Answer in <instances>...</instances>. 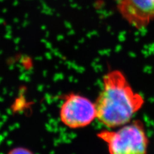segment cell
Instances as JSON below:
<instances>
[{
    "label": "cell",
    "instance_id": "obj_2",
    "mask_svg": "<svg viewBox=\"0 0 154 154\" xmlns=\"http://www.w3.org/2000/svg\"><path fill=\"white\" fill-rule=\"evenodd\" d=\"M98 137L107 146L109 154H146L149 140L144 124L134 120L122 127L105 129Z\"/></svg>",
    "mask_w": 154,
    "mask_h": 154
},
{
    "label": "cell",
    "instance_id": "obj_5",
    "mask_svg": "<svg viewBox=\"0 0 154 154\" xmlns=\"http://www.w3.org/2000/svg\"><path fill=\"white\" fill-rule=\"evenodd\" d=\"M8 154H33L32 152L25 148H15Z\"/></svg>",
    "mask_w": 154,
    "mask_h": 154
},
{
    "label": "cell",
    "instance_id": "obj_3",
    "mask_svg": "<svg viewBox=\"0 0 154 154\" xmlns=\"http://www.w3.org/2000/svg\"><path fill=\"white\" fill-rule=\"evenodd\" d=\"M59 118L62 124L67 128H85L96 119L94 102L79 94L71 93L66 94L59 109Z\"/></svg>",
    "mask_w": 154,
    "mask_h": 154
},
{
    "label": "cell",
    "instance_id": "obj_1",
    "mask_svg": "<svg viewBox=\"0 0 154 154\" xmlns=\"http://www.w3.org/2000/svg\"><path fill=\"white\" fill-rule=\"evenodd\" d=\"M96 119L109 129L132 121L144 104L143 96L135 91L121 71H109L103 77V88L94 102Z\"/></svg>",
    "mask_w": 154,
    "mask_h": 154
},
{
    "label": "cell",
    "instance_id": "obj_4",
    "mask_svg": "<svg viewBox=\"0 0 154 154\" xmlns=\"http://www.w3.org/2000/svg\"><path fill=\"white\" fill-rule=\"evenodd\" d=\"M120 15L137 30L154 21V0H114Z\"/></svg>",
    "mask_w": 154,
    "mask_h": 154
}]
</instances>
